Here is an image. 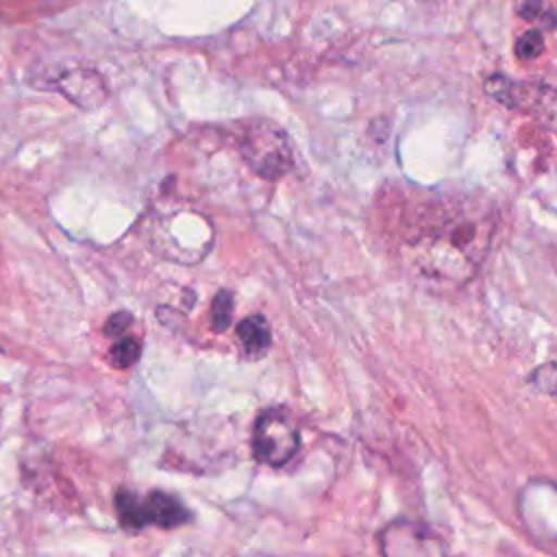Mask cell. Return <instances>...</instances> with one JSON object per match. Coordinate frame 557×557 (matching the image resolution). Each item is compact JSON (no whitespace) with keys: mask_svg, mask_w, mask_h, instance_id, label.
<instances>
[{"mask_svg":"<svg viewBox=\"0 0 557 557\" xmlns=\"http://www.w3.org/2000/svg\"><path fill=\"white\" fill-rule=\"evenodd\" d=\"M494 211L470 198H433L418 207L400 246L409 265L433 281H466L490 250Z\"/></svg>","mask_w":557,"mask_h":557,"instance_id":"cell-1","label":"cell"},{"mask_svg":"<svg viewBox=\"0 0 557 557\" xmlns=\"http://www.w3.org/2000/svg\"><path fill=\"white\" fill-rule=\"evenodd\" d=\"M150 248L176 263H198L211 248L213 226L207 215L191 207H159L146 222Z\"/></svg>","mask_w":557,"mask_h":557,"instance_id":"cell-2","label":"cell"},{"mask_svg":"<svg viewBox=\"0 0 557 557\" xmlns=\"http://www.w3.org/2000/svg\"><path fill=\"white\" fill-rule=\"evenodd\" d=\"M244 163L265 181H278L294 165V150L287 133L270 120H252L239 135Z\"/></svg>","mask_w":557,"mask_h":557,"instance_id":"cell-3","label":"cell"},{"mask_svg":"<svg viewBox=\"0 0 557 557\" xmlns=\"http://www.w3.org/2000/svg\"><path fill=\"white\" fill-rule=\"evenodd\" d=\"M298 446V429L283 411L268 409L259 413L252 429V450L261 463L281 468L296 455Z\"/></svg>","mask_w":557,"mask_h":557,"instance_id":"cell-4","label":"cell"},{"mask_svg":"<svg viewBox=\"0 0 557 557\" xmlns=\"http://www.w3.org/2000/svg\"><path fill=\"white\" fill-rule=\"evenodd\" d=\"M379 548L383 555H444V540L424 522L400 518L381 531Z\"/></svg>","mask_w":557,"mask_h":557,"instance_id":"cell-5","label":"cell"},{"mask_svg":"<svg viewBox=\"0 0 557 557\" xmlns=\"http://www.w3.org/2000/svg\"><path fill=\"white\" fill-rule=\"evenodd\" d=\"M485 91L505 107L529 111L535 115L542 113V109H546L553 115V89L548 85L516 83L509 76L492 74L485 81Z\"/></svg>","mask_w":557,"mask_h":557,"instance_id":"cell-6","label":"cell"},{"mask_svg":"<svg viewBox=\"0 0 557 557\" xmlns=\"http://www.w3.org/2000/svg\"><path fill=\"white\" fill-rule=\"evenodd\" d=\"M57 89L81 109H94V107L102 104L104 98H107L104 81L91 70H70V72H65L59 78Z\"/></svg>","mask_w":557,"mask_h":557,"instance_id":"cell-7","label":"cell"},{"mask_svg":"<svg viewBox=\"0 0 557 557\" xmlns=\"http://www.w3.org/2000/svg\"><path fill=\"white\" fill-rule=\"evenodd\" d=\"M144 507H146L148 524H157L161 529L181 527L191 518L187 507L176 496H172L168 492H161V490L150 492L144 498Z\"/></svg>","mask_w":557,"mask_h":557,"instance_id":"cell-8","label":"cell"},{"mask_svg":"<svg viewBox=\"0 0 557 557\" xmlns=\"http://www.w3.org/2000/svg\"><path fill=\"white\" fill-rule=\"evenodd\" d=\"M235 335H237V342L242 344L244 352L250 357V359H257L261 355L268 352L270 344H272V333H270V326L265 322V318L261 313H252L248 318H244L237 329H235Z\"/></svg>","mask_w":557,"mask_h":557,"instance_id":"cell-9","label":"cell"},{"mask_svg":"<svg viewBox=\"0 0 557 557\" xmlns=\"http://www.w3.org/2000/svg\"><path fill=\"white\" fill-rule=\"evenodd\" d=\"M115 513H117L120 524L128 531H139L148 524L144 498H139L131 490H117L115 492Z\"/></svg>","mask_w":557,"mask_h":557,"instance_id":"cell-10","label":"cell"},{"mask_svg":"<svg viewBox=\"0 0 557 557\" xmlns=\"http://www.w3.org/2000/svg\"><path fill=\"white\" fill-rule=\"evenodd\" d=\"M141 355V344L135 337H122L109 348V361L113 368H131Z\"/></svg>","mask_w":557,"mask_h":557,"instance_id":"cell-11","label":"cell"},{"mask_svg":"<svg viewBox=\"0 0 557 557\" xmlns=\"http://www.w3.org/2000/svg\"><path fill=\"white\" fill-rule=\"evenodd\" d=\"M233 307H235V298L228 289H220L213 296V300H211V326H213L215 333L226 331V326L231 324Z\"/></svg>","mask_w":557,"mask_h":557,"instance_id":"cell-12","label":"cell"},{"mask_svg":"<svg viewBox=\"0 0 557 557\" xmlns=\"http://www.w3.org/2000/svg\"><path fill=\"white\" fill-rule=\"evenodd\" d=\"M542 50H544V35L537 28L522 33L516 41V57L522 61H531V59L540 57Z\"/></svg>","mask_w":557,"mask_h":557,"instance_id":"cell-13","label":"cell"},{"mask_svg":"<svg viewBox=\"0 0 557 557\" xmlns=\"http://www.w3.org/2000/svg\"><path fill=\"white\" fill-rule=\"evenodd\" d=\"M518 13L529 20V22H542V17H546L548 26H555V15L553 9L546 4V0H524L518 9Z\"/></svg>","mask_w":557,"mask_h":557,"instance_id":"cell-14","label":"cell"},{"mask_svg":"<svg viewBox=\"0 0 557 557\" xmlns=\"http://www.w3.org/2000/svg\"><path fill=\"white\" fill-rule=\"evenodd\" d=\"M133 324V315L128 311H115L109 315V320L104 322V335L109 337H120L124 331H128V326Z\"/></svg>","mask_w":557,"mask_h":557,"instance_id":"cell-15","label":"cell"}]
</instances>
